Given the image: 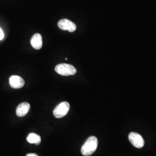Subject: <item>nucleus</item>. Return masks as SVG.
<instances>
[{
	"label": "nucleus",
	"instance_id": "obj_4",
	"mask_svg": "<svg viewBox=\"0 0 156 156\" xmlns=\"http://www.w3.org/2000/svg\"><path fill=\"white\" fill-rule=\"evenodd\" d=\"M128 140L131 144L136 148H142L145 144V141L142 136L136 133H131L129 134Z\"/></svg>",
	"mask_w": 156,
	"mask_h": 156
},
{
	"label": "nucleus",
	"instance_id": "obj_7",
	"mask_svg": "<svg viewBox=\"0 0 156 156\" xmlns=\"http://www.w3.org/2000/svg\"><path fill=\"white\" fill-rule=\"evenodd\" d=\"M30 109V105L28 102H23L19 104L16 109V115L19 117L26 116Z\"/></svg>",
	"mask_w": 156,
	"mask_h": 156
},
{
	"label": "nucleus",
	"instance_id": "obj_8",
	"mask_svg": "<svg viewBox=\"0 0 156 156\" xmlns=\"http://www.w3.org/2000/svg\"><path fill=\"white\" fill-rule=\"evenodd\" d=\"M31 44L35 49L39 50L41 49L42 46V38L41 35L39 34H34L31 40Z\"/></svg>",
	"mask_w": 156,
	"mask_h": 156
},
{
	"label": "nucleus",
	"instance_id": "obj_3",
	"mask_svg": "<svg viewBox=\"0 0 156 156\" xmlns=\"http://www.w3.org/2000/svg\"><path fill=\"white\" fill-rule=\"evenodd\" d=\"M70 105L68 102H62L56 106L53 111V115L56 118H62L65 116L69 110Z\"/></svg>",
	"mask_w": 156,
	"mask_h": 156
},
{
	"label": "nucleus",
	"instance_id": "obj_10",
	"mask_svg": "<svg viewBox=\"0 0 156 156\" xmlns=\"http://www.w3.org/2000/svg\"><path fill=\"white\" fill-rule=\"evenodd\" d=\"M4 34L3 31L2 30V29L0 28V41L4 39Z\"/></svg>",
	"mask_w": 156,
	"mask_h": 156
},
{
	"label": "nucleus",
	"instance_id": "obj_1",
	"mask_svg": "<svg viewBox=\"0 0 156 156\" xmlns=\"http://www.w3.org/2000/svg\"><path fill=\"white\" fill-rule=\"evenodd\" d=\"M98 146V140L94 136H90L82 146L81 149L82 154L84 156H89L93 154Z\"/></svg>",
	"mask_w": 156,
	"mask_h": 156
},
{
	"label": "nucleus",
	"instance_id": "obj_11",
	"mask_svg": "<svg viewBox=\"0 0 156 156\" xmlns=\"http://www.w3.org/2000/svg\"><path fill=\"white\" fill-rule=\"evenodd\" d=\"M26 156H38L37 154H34V153H31V154H28Z\"/></svg>",
	"mask_w": 156,
	"mask_h": 156
},
{
	"label": "nucleus",
	"instance_id": "obj_6",
	"mask_svg": "<svg viewBox=\"0 0 156 156\" xmlns=\"http://www.w3.org/2000/svg\"><path fill=\"white\" fill-rule=\"evenodd\" d=\"M10 86L13 89H20L25 84L24 80L19 76L13 75L9 78Z\"/></svg>",
	"mask_w": 156,
	"mask_h": 156
},
{
	"label": "nucleus",
	"instance_id": "obj_2",
	"mask_svg": "<svg viewBox=\"0 0 156 156\" xmlns=\"http://www.w3.org/2000/svg\"><path fill=\"white\" fill-rule=\"evenodd\" d=\"M56 73L62 76L73 75L76 73V69L72 65L60 64L55 67Z\"/></svg>",
	"mask_w": 156,
	"mask_h": 156
},
{
	"label": "nucleus",
	"instance_id": "obj_9",
	"mask_svg": "<svg viewBox=\"0 0 156 156\" xmlns=\"http://www.w3.org/2000/svg\"><path fill=\"white\" fill-rule=\"evenodd\" d=\"M27 140L30 144H35V145H38L40 144L41 139L40 136L34 133L29 134L27 138Z\"/></svg>",
	"mask_w": 156,
	"mask_h": 156
},
{
	"label": "nucleus",
	"instance_id": "obj_5",
	"mask_svg": "<svg viewBox=\"0 0 156 156\" xmlns=\"http://www.w3.org/2000/svg\"><path fill=\"white\" fill-rule=\"evenodd\" d=\"M58 27L62 30H68V31L73 33L76 30V24L72 21L64 19L60 20L58 23Z\"/></svg>",
	"mask_w": 156,
	"mask_h": 156
}]
</instances>
